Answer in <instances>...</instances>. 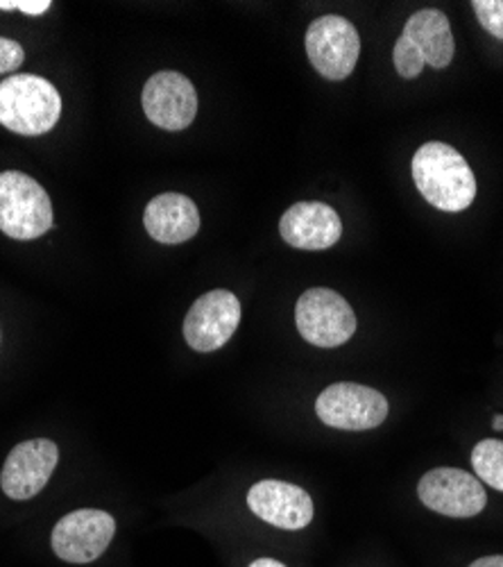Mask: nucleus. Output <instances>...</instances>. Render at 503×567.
I'll use <instances>...</instances> for the list:
<instances>
[{
    "label": "nucleus",
    "mask_w": 503,
    "mask_h": 567,
    "mask_svg": "<svg viewBox=\"0 0 503 567\" xmlns=\"http://www.w3.org/2000/svg\"><path fill=\"white\" fill-rule=\"evenodd\" d=\"M413 179L422 198L440 212H463L476 198V177L470 164L442 141H429L413 155Z\"/></svg>",
    "instance_id": "1"
},
{
    "label": "nucleus",
    "mask_w": 503,
    "mask_h": 567,
    "mask_svg": "<svg viewBox=\"0 0 503 567\" xmlns=\"http://www.w3.org/2000/svg\"><path fill=\"white\" fill-rule=\"evenodd\" d=\"M62 116V99L53 82L39 75H12L0 82V125L21 136L51 132Z\"/></svg>",
    "instance_id": "2"
},
{
    "label": "nucleus",
    "mask_w": 503,
    "mask_h": 567,
    "mask_svg": "<svg viewBox=\"0 0 503 567\" xmlns=\"http://www.w3.org/2000/svg\"><path fill=\"white\" fill-rule=\"evenodd\" d=\"M53 203L45 188L21 171L0 173V231L32 241L53 227Z\"/></svg>",
    "instance_id": "3"
},
{
    "label": "nucleus",
    "mask_w": 503,
    "mask_h": 567,
    "mask_svg": "<svg viewBox=\"0 0 503 567\" xmlns=\"http://www.w3.org/2000/svg\"><path fill=\"white\" fill-rule=\"evenodd\" d=\"M302 339L317 348H338L356 332V313L349 302L332 289H308L295 307Z\"/></svg>",
    "instance_id": "4"
},
{
    "label": "nucleus",
    "mask_w": 503,
    "mask_h": 567,
    "mask_svg": "<svg viewBox=\"0 0 503 567\" xmlns=\"http://www.w3.org/2000/svg\"><path fill=\"white\" fill-rule=\"evenodd\" d=\"M304 43L313 69L325 80H347L356 69L360 55V37L356 28L338 14L315 19L306 30Z\"/></svg>",
    "instance_id": "5"
},
{
    "label": "nucleus",
    "mask_w": 503,
    "mask_h": 567,
    "mask_svg": "<svg viewBox=\"0 0 503 567\" xmlns=\"http://www.w3.org/2000/svg\"><path fill=\"white\" fill-rule=\"evenodd\" d=\"M315 413L327 427L345 432H368L379 427L388 417V400L360 384H334L319 393L315 402Z\"/></svg>",
    "instance_id": "6"
},
{
    "label": "nucleus",
    "mask_w": 503,
    "mask_h": 567,
    "mask_svg": "<svg viewBox=\"0 0 503 567\" xmlns=\"http://www.w3.org/2000/svg\"><path fill=\"white\" fill-rule=\"evenodd\" d=\"M116 534V519L96 508H82L64 515L53 529V551L75 565L94 563L101 558Z\"/></svg>",
    "instance_id": "7"
},
{
    "label": "nucleus",
    "mask_w": 503,
    "mask_h": 567,
    "mask_svg": "<svg viewBox=\"0 0 503 567\" xmlns=\"http://www.w3.org/2000/svg\"><path fill=\"white\" fill-rule=\"evenodd\" d=\"M239 322V298L232 291L216 289L191 305L185 318V339L196 352H216L234 337Z\"/></svg>",
    "instance_id": "8"
},
{
    "label": "nucleus",
    "mask_w": 503,
    "mask_h": 567,
    "mask_svg": "<svg viewBox=\"0 0 503 567\" xmlns=\"http://www.w3.org/2000/svg\"><path fill=\"white\" fill-rule=\"evenodd\" d=\"M142 105L150 123L166 132H179L198 116V91L187 75L159 71L146 82Z\"/></svg>",
    "instance_id": "9"
},
{
    "label": "nucleus",
    "mask_w": 503,
    "mask_h": 567,
    "mask_svg": "<svg viewBox=\"0 0 503 567\" xmlns=\"http://www.w3.org/2000/svg\"><path fill=\"white\" fill-rule=\"evenodd\" d=\"M418 495L422 504L447 517H474L485 504L483 484L459 467H436L420 480Z\"/></svg>",
    "instance_id": "10"
},
{
    "label": "nucleus",
    "mask_w": 503,
    "mask_h": 567,
    "mask_svg": "<svg viewBox=\"0 0 503 567\" xmlns=\"http://www.w3.org/2000/svg\"><path fill=\"white\" fill-rule=\"evenodd\" d=\"M60 461V450L49 439L19 443L0 472V488L10 499H32L51 482Z\"/></svg>",
    "instance_id": "11"
},
{
    "label": "nucleus",
    "mask_w": 503,
    "mask_h": 567,
    "mask_svg": "<svg viewBox=\"0 0 503 567\" xmlns=\"http://www.w3.org/2000/svg\"><path fill=\"white\" fill-rule=\"evenodd\" d=\"M248 506L263 523L297 532L311 525L313 519V499L311 495L289 482L265 480L250 488Z\"/></svg>",
    "instance_id": "12"
},
{
    "label": "nucleus",
    "mask_w": 503,
    "mask_h": 567,
    "mask_svg": "<svg viewBox=\"0 0 503 567\" xmlns=\"http://www.w3.org/2000/svg\"><path fill=\"white\" fill-rule=\"evenodd\" d=\"M282 239L297 250H327L343 236V223L325 203H297L280 220Z\"/></svg>",
    "instance_id": "13"
},
{
    "label": "nucleus",
    "mask_w": 503,
    "mask_h": 567,
    "mask_svg": "<svg viewBox=\"0 0 503 567\" xmlns=\"http://www.w3.org/2000/svg\"><path fill=\"white\" fill-rule=\"evenodd\" d=\"M144 225L157 244L179 246L200 231V212L185 194H161L148 203Z\"/></svg>",
    "instance_id": "14"
},
{
    "label": "nucleus",
    "mask_w": 503,
    "mask_h": 567,
    "mask_svg": "<svg viewBox=\"0 0 503 567\" xmlns=\"http://www.w3.org/2000/svg\"><path fill=\"white\" fill-rule=\"evenodd\" d=\"M406 39L418 45L425 64L433 69H447L453 60L455 43L451 34V23L440 10H420L410 17L401 32Z\"/></svg>",
    "instance_id": "15"
},
{
    "label": "nucleus",
    "mask_w": 503,
    "mask_h": 567,
    "mask_svg": "<svg viewBox=\"0 0 503 567\" xmlns=\"http://www.w3.org/2000/svg\"><path fill=\"white\" fill-rule=\"evenodd\" d=\"M472 465L479 482L503 493V441H481L472 452Z\"/></svg>",
    "instance_id": "16"
},
{
    "label": "nucleus",
    "mask_w": 503,
    "mask_h": 567,
    "mask_svg": "<svg viewBox=\"0 0 503 567\" xmlns=\"http://www.w3.org/2000/svg\"><path fill=\"white\" fill-rule=\"evenodd\" d=\"M392 62H395V71L404 78V80H416L422 71H425V58L418 51V45L406 39L404 34L395 41L392 49Z\"/></svg>",
    "instance_id": "17"
},
{
    "label": "nucleus",
    "mask_w": 503,
    "mask_h": 567,
    "mask_svg": "<svg viewBox=\"0 0 503 567\" xmlns=\"http://www.w3.org/2000/svg\"><path fill=\"white\" fill-rule=\"evenodd\" d=\"M472 8L481 28L503 41V0H472Z\"/></svg>",
    "instance_id": "18"
},
{
    "label": "nucleus",
    "mask_w": 503,
    "mask_h": 567,
    "mask_svg": "<svg viewBox=\"0 0 503 567\" xmlns=\"http://www.w3.org/2000/svg\"><path fill=\"white\" fill-rule=\"evenodd\" d=\"M25 60V53L21 49V43L0 37V75L17 71Z\"/></svg>",
    "instance_id": "19"
},
{
    "label": "nucleus",
    "mask_w": 503,
    "mask_h": 567,
    "mask_svg": "<svg viewBox=\"0 0 503 567\" xmlns=\"http://www.w3.org/2000/svg\"><path fill=\"white\" fill-rule=\"evenodd\" d=\"M51 8H53L51 0H17V10L23 14H30V17L45 14Z\"/></svg>",
    "instance_id": "20"
},
{
    "label": "nucleus",
    "mask_w": 503,
    "mask_h": 567,
    "mask_svg": "<svg viewBox=\"0 0 503 567\" xmlns=\"http://www.w3.org/2000/svg\"><path fill=\"white\" fill-rule=\"evenodd\" d=\"M470 567H503V554H496V556H483V558L474 560Z\"/></svg>",
    "instance_id": "21"
},
{
    "label": "nucleus",
    "mask_w": 503,
    "mask_h": 567,
    "mask_svg": "<svg viewBox=\"0 0 503 567\" xmlns=\"http://www.w3.org/2000/svg\"><path fill=\"white\" fill-rule=\"evenodd\" d=\"M250 567H286V565L280 563V560H274V558H256Z\"/></svg>",
    "instance_id": "22"
},
{
    "label": "nucleus",
    "mask_w": 503,
    "mask_h": 567,
    "mask_svg": "<svg viewBox=\"0 0 503 567\" xmlns=\"http://www.w3.org/2000/svg\"><path fill=\"white\" fill-rule=\"evenodd\" d=\"M492 427H494L496 432H503V415H494V417H492Z\"/></svg>",
    "instance_id": "23"
}]
</instances>
